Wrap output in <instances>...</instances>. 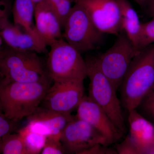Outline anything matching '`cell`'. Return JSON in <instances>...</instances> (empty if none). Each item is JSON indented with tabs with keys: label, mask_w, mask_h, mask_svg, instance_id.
Segmentation results:
<instances>
[{
	"label": "cell",
	"mask_w": 154,
	"mask_h": 154,
	"mask_svg": "<svg viewBox=\"0 0 154 154\" xmlns=\"http://www.w3.org/2000/svg\"><path fill=\"white\" fill-rule=\"evenodd\" d=\"M35 5L32 0H15L12 12L14 24L41 40L33 22Z\"/></svg>",
	"instance_id": "17"
},
{
	"label": "cell",
	"mask_w": 154,
	"mask_h": 154,
	"mask_svg": "<svg viewBox=\"0 0 154 154\" xmlns=\"http://www.w3.org/2000/svg\"><path fill=\"white\" fill-rule=\"evenodd\" d=\"M75 117L71 114L59 113L39 106L26 118L28 121L35 122L43 127L49 133V136L60 138L66 127Z\"/></svg>",
	"instance_id": "15"
},
{
	"label": "cell",
	"mask_w": 154,
	"mask_h": 154,
	"mask_svg": "<svg viewBox=\"0 0 154 154\" xmlns=\"http://www.w3.org/2000/svg\"><path fill=\"white\" fill-rule=\"evenodd\" d=\"M0 35L8 47L17 50L47 54V45L39 38L28 33L21 27L9 22L8 19L0 24Z\"/></svg>",
	"instance_id": "12"
},
{
	"label": "cell",
	"mask_w": 154,
	"mask_h": 154,
	"mask_svg": "<svg viewBox=\"0 0 154 154\" xmlns=\"http://www.w3.org/2000/svg\"><path fill=\"white\" fill-rule=\"evenodd\" d=\"M77 118L88 122L101 134L108 144L116 142L123 137L105 111L89 96L83 97L77 108Z\"/></svg>",
	"instance_id": "11"
},
{
	"label": "cell",
	"mask_w": 154,
	"mask_h": 154,
	"mask_svg": "<svg viewBox=\"0 0 154 154\" xmlns=\"http://www.w3.org/2000/svg\"><path fill=\"white\" fill-rule=\"evenodd\" d=\"M135 109L146 119L154 123V86L144 96Z\"/></svg>",
	"instance_id": "20"
},
{
	"label": "cell",
	"mask_w": 154,
	"mask_h": 154,
	"mask_svg": "<svg viewBox=\"0 0 154 154\" xmlns=\"http://www.w3.org/2000/svg\"><path fill=\"white\" fill-rule=\"evenodd\" d=\"M129 137L138 154H149L154 146V126L135 109L128 110Z\"/></svg>",
	"instance_id": "14"
},
{
	"label": "cell",
	"mask_w": 154,
	"mask_h": 154,
	"mask_svg": "<svg viewBox=\"0 0 154 154\" xmlns=\"http://www.w3.org/2000/svg\"><path fill=\"white\" fill-rule=\"evenodd\" d=\"M4 114L3 112L2 107V102L0 98V114Z\"/></svg>",
	"instance_id": "30"
},
{
	"label": "cell",
	"mask_w": 154,
	"mask_h": 154,
	"mask_svg": "<svg viewBox=\"0 0 154 154\" xmlns=\"http://www.w3.org/2000/svg\"><path fill=\"white\" fill-rule=\"evenodd\" d=\"M153 44H154V17L149 22L141 24L139 52Z\"/></svg>",
	"instance_id": "22"
},
{
	"label": "cell",
	"mask_w": 154,
	"mask_h": 154,
	"mask_svg": "<svg viewBox=\"0 0 154 154\" xmlns=\"http://www.w3.org/2000/svg\"><path fill=\"white\" fill-rule=\"evenodd\" d=\"M140 6L143 7L146 5L149 0H134Z\"/></svg>",
	"instance_id": "28"
},
{
	"label": "cell",
	"mask_w": 154,
	"mask_h": 154,
	"mask_svg": "<svg viewBox=\"0 0 154 154\" xmlns=\"http://www.w3.org/2000/svg\"><path fill=\"white\" fill-rule=\"evenodd\" d=\"M67 153L81 154L98 144L109 146L105 137L91 125L75 116L64 129L60 138Z\"/></svg>",
	"instance_id": "9"
},
{
	"label": "cell",
	"mask_w": 154,
	"mask_h": 154,
	"mask_svg": "<svg viewBox=\"0 0 154 154\" xmlns=\"http://www.w3.org/2000/svg\"><path fill=\"white\" fill-rule=\"evenodd\" d=\"M66 152L61 143L60 137L50 136L47 137L41 154H66Z\"/></svg>",
	"instance_id": "23"
},
{
	"label": "cell",
	"mask_w": 154,
	"mask_h": 154,
	"mask_svg": "<svg viewBox=\"0 0 154 154\" xmlns=\"http://www.w3.org/2000/svg\"><path fill=\"white\" fill-rule=\"evenodd\" d=\"M84 80L53 82L42 101V107L59 113L71 114L77 109L85 96Z\"/></svg>",
	"instance_id": "8"
},
{
	"label": "cell",
	"mask_w": 154,
	"mask_h": 154,
	"mask_svg": "<svg viewBox=\"0 0 154 154\" xmlns=\"http://www.w3.org/2000/svg\"><path fill=\"white\" fill-rule=\"evenodd\" d=\"M117 36L110 48L95 56L100 70L110 80L116 91L119 88L131 61L137 54L123 30Z\"/></svg>",
	"instance_id": "7"
},
{
	"label": "cell",
	"mask_w": 154,
	"mask_h": 154,
	"mask_svg": "<svg viewBox=\"0 0 154 154\" xmlns=\"http://www.w3.org/2000/svg\"><path fill=\"white\" fill-rule=\"evenodd\" d=\"M85 60L90 81L88 96L105 111L117 129L124 134L127 129L121 102L116 95L117 91L100 70L95 56H88Z\"/></svg>",
	"instance_id": "4"
},
{
	"label": "cell",
	"mask_w": 154,
	"mask_h": 154,
	"mask_svg": "<svg viewBox=\"0 0 154 154\" xmlns=\"http://www.w3.org/2000/svg\"><path fill=\"white\" fill-rule=\"evenodd\" d=\"M12 9L11 0H0V24L3 20L8 18Z\"/></svg>",
	"instance_id": "25"
},
{
	"label": "cell",
	"mask_w": 154,
	"mask_h": 154,
	"mask_svg": "<svg viewBox=\"0 0 154 154\" xmlns=\"http://www.w3.org/2000/svg\"><path fill=\"white\" fill-rule=\"evenodd\" d=\"M3 40L2 38V36H1V35H0V52H1V51L3 47H4V46H3Z\"/></svg>",
	"instance_id": "29"
},
{
	"label": "cell",
	"mask_w": 154,
	"mask_h": 154,
	"mask_svg": "<svg viewBox=\"0 0 154 154\" xmlns=\"http://www.w3.org/2000/svg\"><path fill=\"white\" fill-rule=\"evenodd\" d=\"M63 38L80 53L97 49L102 44L104 34L99 31L84 7L75 3L63 27Z\"/></svg>",
	"instance_id": "6"
},
{
	"label": "cell",
	"mask_w": 154,
	"mask_h": 154,
	"mask_svg": "<svg viewBox=\"0 0 154 154\" xmlns=\"http://www.w3.org/2000/svg\"><path fill=\"white\" fill-rule=\"evenodd\" d=\"M29 154L41 153L47 137L32 129L28 124L18 132Z\"/></svg>",
	"instance_id": "18"
},
{
	"label": "cell",
	"mask_w": 154,
	"mask_h": 154,
	"mask_svg": "<svg viewBox=\"0 0 154 154\" xmlns=\"http://www.w3.org/2000/svg\"><path fill=\"white\" fill-rule=\"evenodd\" d=\"M51 5L57 14L62 28L72 8L75 0H46Z\"/></svg>",
	"instance_id": "21"
},
{
	"label": "cell",
	"mask_w": 154,
	"mask_h": 154,
	"mask_svg": "<svg viewBox=\"0 0 154 154\" xmlns=\"http://www.w3.org/2000/svg\"><path fill=\"white\" fill-rule=\"evenodd\" d=\"M49 46L45 68L51 81L84 80L88 77L85 60L63 38Z\"/></svg>",
	"instance_id": "5"
},
{
	"label": "cell",
	"mask_w": 154,
	"mask_h": 154,
	"mask_svg": "<svg viewBox=\"0 0 154 154\" xmlns=\"http://www.w3.org/2000/svg\"><path fill=\"white\" fill-rule=\"evenodd\" d=\"M116 1L121 10L122 30L127 35L138 53L141 30V23L138 16L128 0Z\"/></svg>",
	"instance_id": "16"
},
{
	"label": "cell",
	"mask_w": 154,
	"mask_h": 154,
	"mask_svg": "<svg viewBox=\"0 0 154 154\" xmlns=\"http://www.w3.org/2000/svg\"><path fill=\"white\" fill-rule=\"evenodd\" d=\"M32 1H33V2L35 3V4H37V3L39 2H41L42 0H32Z\"/></svg>",
	"instance_id": "31"
},
{
	"label": "cell",
	"mask_w": 154,
	"mask_h": 154,
	"mask_svg": "<svg viewBox=\"0 0 154 154\" xmlns=\"http://www.w3.org/2000/svg\"><path fill=\"white\" fill-rule=\"evenodd\" d=\"M74 2L84 7L102 33L118 35L123 30L121 10L116 0H75Z\"/></svg>",
	"instance_id": "10"
},
{
	"label": "cell",
	"mask_w": 154,
	"mask_h": 154,
	"mask_svg": "<svg viewBox=\"0 0 154 154\" xmlns=\"http://www.w3.org/2000/svg\"><path fill=\"white\" fill-rule=\"evenodd\" d=\"M51 82L50 78L29 83L0 79V98L4 115L16 122L31 115L41 104Z\"/></svg>",
	"instance_id": "1"
},
{
	"label": "cell",
	"mask_w": 154,
	"mask_h": 154,
	"mask_svg": "<svg viewBox=\"0 0 154 154\" xmlns=\"http://www.w3.org/2000/svg\"><path fill=\"white\" fill-rule=\"evenodd\" d=\"M154 86V44L142 50L131 61L119 88L121 103L128 110L136 109Z\"/></svg>",
	"instance_id": "2"
},
{
	"label": "cell",
	"mask_w": 154,
	"mask_h": 154,
	"mask_svg": "<svg viewBox=\"0 0 154 154\" xmlns=\"http://www.w3.org/2000/svg\"><path fill=\"white\" fill-rule=\"evenodd\" d=\"M0 153L29 154L24 141L19 134L11 133L4 136L0 141Z\"/></svg>",
	"instance_id": "19"
},
{
	"label": "cell",
	"mask_w": 154,
	"mask_h": 154,
	"mask_svg": "<svg viewBox=\"0 0 154 154\" xmlns=\"http://www.w3.org/2000/svg\"><path fill=\"white\" fill-rule=\"evenodd\" d=\"M34 19L36 33L42 41L50 46L63 38L60 22L51 5L46 0L36 4Z\"/></svg>",
	"instance_id": "13"
},
{
	"label": "cell",
	"mask_w": 154,
	"mask_h": 154,
	"mask_svg": "<svg viewBox=\"0 0 154 154\" xmlns=\"http://www.w3.org/2000/svg\"><path fill=\"white\" fill-rule=\"evenodd\" d=\"M16 125L17 122L9 119L4 114H0V141L4 136L16 129Z\"/></svg>",
	"instance_id": "24"
},
{
	"label": "cell",
	"mask_w": 154,
	"mask_h": 154,
	"mask_svg": "<svg viewBox=\"0 0 154 154\" xmlns=\"http://www.w3.org/2000/svg\"><path fill=\"white\" fill-rule=\"evenodd\" d=\"M116 152L107 148V146L102 144L96 145L84 151L81 154H116Z\"/></svg>",
	"instance_id": "26"
},
{
	"label": "cell",
	"mask_w": 154,
	"mask_h": 154,
	"mask_svg": "<svg viewBox=\"0 0 154 154\" xmlns=\"http://www.w3.org/2000/svg\"><path fill=\"white\" fill-rule=\"evenodd\" d=\"M148 11L152 17H154V0H149L146 5Z\"/></svg>",
	"instance_id": "27"
},
{
	"label": "cell",
	"mask_w": 154,
	"mask_h": 154,
	"mask_svg": "<svg viewBox=\"0 0 154 154\" xmlns=\"http://www.w3.org/2000/svg\"><path fill=\"white\" fill-rule=\"evenodd\" d=\"M49 78L38 54L6 46L0 52V79L34 82Z\"/></svg>",
	"instance_id": "3"
}]
</instances>
